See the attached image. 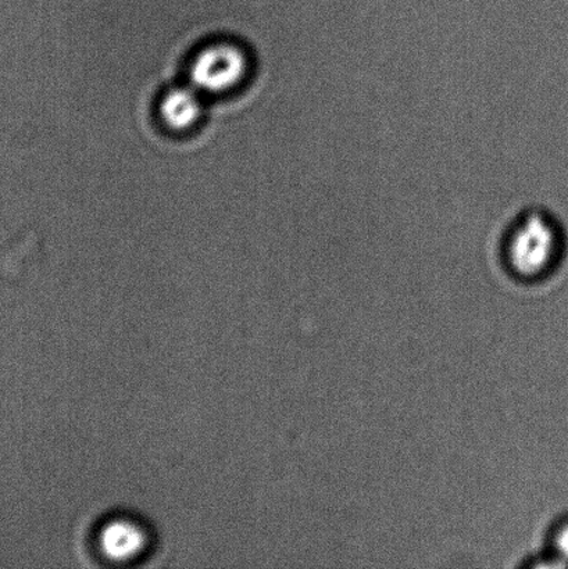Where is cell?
<instances>
[{"label": "cell", "mask_w": 568, "mask_h": 569, "mask_svg": "<svg viewBox=\"0 0 568 569\" xmlns=\"http://www.w3.org/2000/svg\"><path fill=\"white\" fill-rule=\"evenodd\" d=\"M203 97L191 83L167 89L159 102L161 122L177 133L193 130L203 119Z\"/></svg>", "instance_id": "3957f363"}, {"label": "cell", "mask_w": 568, "mask_h": 569, "mask_svg": "<svg viewBox=\"0 0 568 569\" xmlns=\"http://www.w3.org/2000/svg\"><path fill=\"white\" fill-rule=\"evenodd\" d=\"M559 250V233L549 217L528 213L516 222L506 243V259L515 274L532 280L552 267Z\"/></svg>", "instance_id": "6da1fadb"}, {"label": "cell", "mask_w": 568, "mask_h": 569, "mask_svg": "<svg viewBox=\"0 0 568 569\" xmlns=\"http://www.w3.org/2000/svg\"><path fill=\"white\" fill-rule=\"evenodd\" d=\"M250 59L241 44L215 41L200 48L188 66V80L202 94H227L247 80Z\"/></svg>", "instance_id": "7a4b0ae2"}, {"label": "cell", "mask_w": 568, "mask_h": 569, "mask_svg": "<svg viewBox=\"0 0 568 569\" xmlns=\"http://www.w3.org/2000/svg\"><path fill=\"white\" fill-rule=\"evenodd\" d=\"M106 553L116 560H127L136 556L143 546V535L131 522L119 521L106 528L102 535Z\"/></svg>", "instance_id": "277c9868"}, {"label": "cell", "mask_w": 568, "mask_h": 569, "mask_svg": "<svg viewBox=\"0 0 568 569\" xmlns=\"http://www.w3.org/2000/svg\"><path fill=\"white\" fill-rule=\"evenodd\" d=\"M555 546L560 560L568 562V523L559 529L558 535H556Z\"/></svg>", "instance_id": "5b68a950"}]
</instances>
